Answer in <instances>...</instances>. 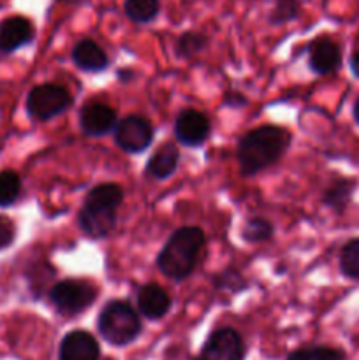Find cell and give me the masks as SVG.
<instances>
[{
  "instance_id": "6da1fadb",
  "label": "cell",
  "mask_w": 359,
  "mask_h": 360,
  "mask_svg": "<svg viewBox=\"0 0 359 360\" xmlns=\"http://www.w3.org/2000/svg\"><path fill=\"white\" fill-rule=\"evenodd\" d=\"M291 143L287 130L275 125L260 127L246 134L238 146V160L243 174L264 171L282 157Z\"/></svg>"
},
{
  "instance_id": "7a4b0ae2",
  "label": "cell",
  "mask_w": 359,
  "mask_h": 360,
  "mask_svg": "<svg viewBox=\"0 0 359 360\" xmlns=\"http://www.w3.org/2000/svg\"><path fill=\"white\" fill-rule=\"evenodd\" d=\"M204 246V232L197 227H183L169 238L158 255L157 264L162 274L171 280H183L194 271L201 250Z\"/></svg>"
},
{
  "instance_id": "3957f363",
  "label": "cell",
  "mask_w": 359,
  "mask_h": 360,
  "mask_svg": "<svg viewBox=\"0 0 359 360\" xmlns=\"http://www.w3.org/2000/svg\"><path fill=\"white\" fill-rule=\"evenodd\" d=\"M123 192L118 185H99L88 193L80 213V227L87 236L101 239L113 231L116 207L122 204Z\"/></svg>"
},
{
  "instance_id": "277c9868",
  "label": "cell",
  "mask_w": 359,
  "mask_h": 360,
  "mask_svg": "<svg viewBox=\"0 0 359 360\" xmlns=\"http://www.w3.org/2000/svg\"><path fill=\"white\" fill-rule=\"evenodd\" d=\"M99 333L111 345L123 347L139 336L141 320L129 302L113 301L99 315Z\"/></svg>"
},
{
  "instance_id": "5b68a950",
  "label": "cell",
  "mask_w": 359,
  "mask_h": 360,
  "mask_svg": "<svg viewBox=\"0 0 359 360\" xmlns=\"http://www.w3.org/2000/svg\"><path fill=\"white\" fill-rule=\"evenodd\" d=\"M70 104H73V97L69 91L60 84L53 83L39 84L28 94L27 98V109L30 116L41 122L58 116Z\"/></svg>"
},
{
  "instance_id": "8992f818",
  "label": "cell",
  "mask_w": 359,
  "mask_h": 360,
  "mask_svg": "<svg viewBox=\"0 0 359 360\" xmlns=\"http://www.w3.org/2000/svg\"><path fill=\"white\" fill-rule=\"evenodd\" d=\"M49 297L60 313L76 315V313L84 311L95 301L97 292L87 281L67 280L56 283L49 292Z\"/></svg>"
},
{
  "instance_id": "52a82bcc",
  "label": "cell",
  "mask_w": 359,
  "mask_h": 360,
  "mask_svg": "<svg viewBox=\"0 0 359 360\" xmlns=\"http://www.w3.org/2000/svg\"><path fill=\"white\" fill-rule=\"evenodd\" d=\"M116 143L127 153H139L151 144L153 129L141 116H127L116 125Z\"/></svg>"
},
{
  "instance_id": "ba28073f",
  "label": "cell",
  "mask_w": 359,
  "mask_h": 360,
  "mask_svg": "<svg viewBox=\"0 0 359 360\" xmlns=\"http://www.w3.org/2000/svg\"><path fill=\"white\" fill-rule=\"evenodd\" d=\"M243 355L245 345L241 336L232 329H218L204 345L201 360H241Z\"/></svg>"
},
{
  "instance_id": "9c48e42d",
  "label": "cell",
  "mask_w": 359,
  "mask_h": 360,
  "mask_svg": "<svg viewBox=\"0 0 359 360\" xmlns=\"http://www.w3.org/2000/svg\"><path fill=\"white\" fill-rule=\"evenodd\" d=\"M176 139L185 146H197L204 143L210 134V122L203 112L196 109H187L178 116L175 125Z\"/></svg>"
},
{
  "instance_id": "30bf717a",
  "label": "cell",
  "mask_w": 359,
  "mask_h": 360,
  "mask_svg": "<svg viewBox=\"0 0 359 360\" xmlns=\"http://www.w3.org/2000/svg\"><path fill=\"white\" fill-rule=\"evenodd\" d=\"M34 39V27L23 16H9L0 23V51L13 53Z\"/></svg>"
},
{
  "instance_id": "8fae6325",
  "label": "cell",
  "mask_w": 359,
  "mask_h": 360,
  "mask_svg": "<svg viewBox=\"0 0 359 360\" xmlns=\"http://www.w3.org/2000/svg\"><path fill=\"white\" fill-rule=\"evenodd\" d=\"M341 51L334 41L327 37L315 39L308 48L310 69L317 74H329L340 67Z\"/></svg>"
},
{
  "instance_id": "7c38bea8",
  "label": "cell",
  "mask_w": 359,
  "mask_h": 360,
  "mask_svg": "<svg viewBox=\"0 0 359 360\" xmlns=\"http://www.w3.org/2000/svg\"><path fill=\"white\" fill-rule=\"evenodd\" d=\"M80 125L88 136H104L116 125V112L109 105L92 102L81 109Z\"/></svg>"
},
{
  "instance_id": "4fadbf2b",
  "label": "cell",
  "mask_w": 359,
  "mask_h": 360,
  "mask_svg": "<svg viewBox=\"0 0 359 360\" xmlns=\"http://www.w3.org/2000/svg\"><path fill=\"white\" fill-rule=\"evenodd\" d=\"M60 360H99L97 341L84 330H73L60 345Z\"/></svg>"
},
{
  "instance_id": "5bb4252c",
  "label": "cell",
  "mask_w": 359,
  "mask_h": 360,
  "mask_svg": "<svg viewBox=\"0 0 359 360\" xmlns=\"http://www.w3.org/2000/svg\"><path fill=\"white\" fill-rule=\"evenodd\" d=\"M137 306L141 313L150 320H158L171 308V297L162 287L155 283H148L137 292Z\"/></svg>"
},
{
  "instance_id": "9a60e30c",
  "label": "cell",
  "mask_w": 359,
  "mask_h": 360,
  "mask_svg": "<svg viewBox=\"0 0 359 360\" xmlns=\"http://www.w3.org/2000/svg\"><path fill=\"white\" fill-rule=\"evenodd\" d=\"M73 60L81 70H87V72H101L109 63L104 49L90 39L77 42L73 51Z\"/></svg>"
},
{
  "instance_id": "2e32d148",
  "label": "cell",
  "mask_w": 359,
  "mask_h": 360,
  "mask_svg": "<svg viewBox=\"0 0 359 360\" xmlns=\"http://www.w3.org/2000/svg\"><path fill=\"white\" fill-rule=\"evenodd\" d=\"M180 153L172 144H164L153 153V157L148 162V174L155 179H165L176 171L178 167Z\"/></svg>"
},
{
  "instance_id": "e0dca14e",
  "label": "cell",
  "mask_w": 359,
  "mask_h": 360,
  "mask_svg": "<svg viewBox=\"0 0 359 360\" xmlns=\"http://www.w3.org/2000/svg\"><path fill=\"white\" fill-rule=\"evenodd\" d=\"M158 0H125V13L136 23H148L158 14Z\"/></svg>"
},
{
  "instance_id": "ac0fdd59",
  "label": "cell",
  "mask_w": 359,
  "mask_h": 360,
  "mask_svg": "<svg viewBox=\"0 0 359 360\" xmlns=\"http://www.w3.org/2000/svg\"><path fill=\"white\" fill-rule=\"evenodd\" d=\"M352 188H354V183L345 181V179L333 183V185L326 190V193H324V202L329 207H333V210L341 211L347 206L348 200H351Z\"/></svg>"
},
{
  "instance_id": "d6986e66",
  "label": "cell",
  "mask_w": 359,
  "mask_h": 360,
  "mask_svg": "<svg viewBox=\"0 0 359 360\" xmlns=\"http://www.w3.org/2000/svg\"><path fill=\"white\" fill-rule=\"evenodd\" d=\"M21 190L20 176L13 171L0 172V207H7L18 199Z\"/></svg>"
},
{
  "instance_id": "ffe728a7",
  "label": "cell",
  "mask_w": 359,
  "mask_h": 360,
  "mask_svg": "<svg viewBox=\"0 0 359 360\" xmlns=\"http://www.w3.org/2000/svg\"><path fill=\"white\" fill-rule=\"evenodd\" d=\"M341 273L352 280H359V239L344 246L340 257Z\"/></svg>"
},
{
  "instance_id": "44dd1931",
  "label": "cell",
  "mask_w": 359,
  "mask_h": 360,
  "mask_svg": "<svg viewBox=\"0 0 359 360\" xmlns=\"http://www.w3.org/2000/svg\"><path fill=\"white\" fill-rule=\"evenodd\" d=\"M344 354L329 347H313L301 348L289 355L287 360H344Z\"/></svg>"
},
{
  "instance_id": "7402d4cb",
  "label": "cell",
  "mask_w": 359,
  "mask_h": 360,
  "mask_svg": "<svg viewBox=\"0 0 359 360\" xmlns=\"http://www.w3.org/2000/svg\"><path fill=\"white\" fill-rule=\"evenodd\" d=\"M208 44V39L203 34H197V32H187L182 37L178 39V44H176V51L180 56H192L197 53L203 51Z\"/></svg>"
},
{
  "instance_id": "603a6c76",
  "label": "cell",
  "mask_w": 359,
  "mask_h": 360,
  "mask_svg": "<svg viewBox=\"0 0 359 360\" xmlns=\"http://www.w3.org/2000/svg\"><path fill=\"white\" fill-rule=\"evenodd\" d=\"M271 234H273V227L270 221L263 220V218H253L243 229V238L250 243L266 241L271 238Z\"/></svg>"
},
{
  "instance_id": "cb8c5ba5",
  "label": "cell",
  "mask_w": 359,
  "mask_h": 360,
  "mask_svg": "<svg viewBox=\"0 0 359 360\" xmlns=\"http://www.w3.org/2000/svg\"><path fill=\"white\" fill-rule=\"evenodd\" d=\"M298 14H299L298 0H277L270 20L271 23H287V21L294 20Z\"/></svg>"
},
{
  "instance_id": "d4e9b609",
  "label": "cell",
  "mask_w": 359,
  "mask_h": 360,
  "mask_svg": "<svg viewBox=\"0 0 359 360\" xmlns=\"http://www.w3.org/2000/svg\"><path fill=\"white\" fill-rule=\"evenodd\" d=\"M16 229L14 224L7 217H0V250L7 248L14 241Z\"/></svg>"
},
{
  "instance_id": "484cf974",
  "label": "cell",
  "mask_w": 359,
  "mask_h": 360,
  "mask_svg": "<svg viewBox=\"0 0 359 360\" xmlns=\"http://www.w3.org/2000/svg\"><path fill=\"white\" fill-rule=\"evenodd\" d=\"M351 67H352V72L359 77V49L354 53V56H352Z\"/></svg>"
},
{
  "instance_id": "4316f807",
  "label": "cell",
  "mask_w": 359,
  "mask_h": 360,
  "mask_svg": "<svg viewBox=\"0 0 359 360\" xmlns=\"http://www.w3.org/2000/svg\"><path fill=\"white\" fill-rule=\"evenodd\" d=\"M354 118H355V122L359 123V98H358V102H355V105H354Z\"/></svg>"
},
{
  "instance_id": "83f0119b",
  "label": "cell",
  "mask_w": 359,
  "mask_h": 360,
  "mask_svg": "<svg viewBox=\"0 0 359 360\" xmlns=\"http://www.w3.org/2000/svg\"><path fill=\"white\" fill-rule=\"evenodd\" d=\"M62 2H69V0H62Z\"/></svg>"
}]
</instances>
